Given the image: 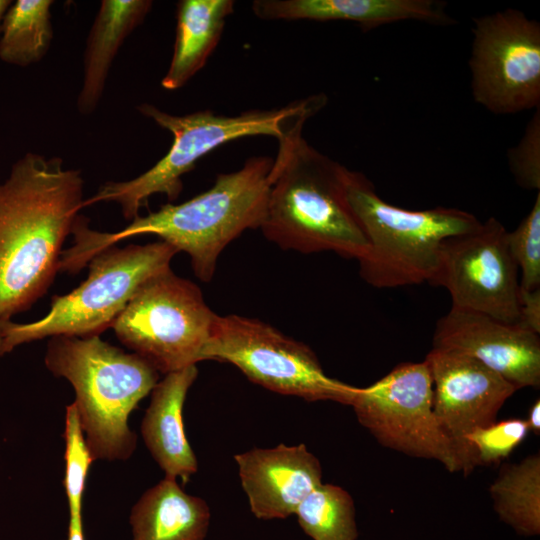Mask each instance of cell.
I'll list each match as a JSON object with an SVG mask.
<instances>
[{"label": "cell", "mask_w": 540, "mask_h": 540, "mask_svg": "<svg viewBox=\"0 0 540 540\" xmlns=\"http://www.w3.org/2000/svg\"><path fill=\"white\" fill-rule=\"evenodd\" d=\"M83 188L80 170L33 152L0 184V322L29 309L52 283Z\"/></svg>", "instance_id": "1"}, {"label": "cell", "mask_w": 540, "mask_h": 540, "mask_svg": "<svg viewBox=\"0 0 540 540\" xmlns=\"http://www.w3.org/2000/svg\"><path fill=\"white\" fill-rule=\"evenodd\" d=\"M273 160L249 158L241 169L219 174L207 191L180 204H165L145 216L138 215L116 232L89 228L88 219L78 216L72 234L74 244L62 252L58 270L78 272L99 252L118 242L143 234H154L187 253L195 275L209 282L225 247L248 229L261 227L269 194Z\"/></svg>", "instance_id": "2"}, {"label": "cell", "mask_w": 540, "mask_h": 540, "mask_svg": "<svg viewBox=\"0 0 540 540\" xmlns=\"http://www.w3.org/2000/svg\"><path fill=\"white\" fill-rule=\"evenodd\" d=\"M307 119L297 120L278 140L260 229L285 250L332 251L359 260L369 246L346 198L348 169L307 143Z\"/></svg>", "instance_id": "3"}, {"label": "cell", "mask_w": 540, "mask_h": 540, "mask_svg": "<svg viewBox=\"0 0 540 540\" xmlns=\"http://www.w3.org/2000/svg\"><path fill=\"white\" fill-rule=\"evenodd\" d=\"M44 362L53 375L73 386V404L94 460L131 457L137 437L128 417L158 383L156 368L99 335L51 337Z\"/></svg>", "instance_id": "4"}, {"label": "cell", "mask_w": 540, "mask_h": 540, "mask_svg": "<svg viewBox=\"0 0 540 540\" xmlns=\"http://www.w3.org/2000/svg\"><path fill=\"white\" fill-rule=\"evenodd\" d=\"M326 102L324 94H316L281 108L249 110L234 116L211 110L172 115L143 103L137 110L171 133V147L154 166L139 176L103 184L96 194L84 200L83 207L98 202H116L125 219L131 221L154 194H164L169 201L176 200L183 188L182 176L210 151L247 136L266 135L280 140L297 120L312 117Z\"/></svg>", "instance_id": "5"}, {"label": "cell", "mask_w": 540, "mask_h": 540, "mask_svg": "<svg viewBox=\"0 0 540 540\" xmlns=\"http://www.w3.org/2000/svg\"><path fill=\"white\" fill-rule=\"evenodd\" d=\"M345 190L369 246L357 260L359 273L375 288L429 283L443 241L481 224L475 215L457 208L408 210L387 203L360 172L348 170Z\"/></svg>", "instance_id": "6"}, {"label": "cell", "mask_w": 540, "mask_h": 540, "mask_svg": "<svg viewBox=\"0 0 540 540\" xmlns=\"http://www.w3.org/2000/svg\"><path fill=\"white\" fill-rule=\"evenodd\" d=\"M177 253L164 241L105 248L89 261L87 279L73 291L54 296L42 318L30 323L1 322V355L46 337L99 335L112 326L147 280L170 269Z\"/></svg>", "instance_id": "7"}, {"label": "cell", "mask_w": 540, "mask_h": 540, "mask_svg": "<svg viewBox=\"0 0 540 540\" xmlns=\"http://www.w3.org/2000/svg\"><path fill=\"white\" fill-rule=\"evenodd\" d=\"M217 316L200 288L170 268L147 280L111 327L165 375L204 361Z\"/></svg>", "instance_id": "8"}, {"label": "cell", "mask_w": 540, "mask_h": 540, "mask_svg": "<svg viewBox=\"0 0 540 540\" xmlns=\"http://www.w3.org/2000/svg\"><path fill=\"white\" fill-rule=\"evenodd\" d=\"M203 360L227 362L250 381L306 401L351 405L358 388L329 377L313 350L271 325L240 315H218Z\"/></svg>", "instance_id": "9"}, {"label": "cell", "mask_w": 540, "mask_h": 540, "mask_svg": "<svg viewBox=\"0 0 540 540\" xmlns=\"http://www.w3.org/2000/svg\"><path fill=\"white\" fill-rule=\"evenodd\" d=\"M471 94L500 115L540 107V24L508 8L473 19Z\"/></svg>", "instance_id": "10"}, {"label": "cell", "mask_w": 540, "mask_h": 540, "mask_svg": "<svg viewBox=\"0 0 540 540\" xmlns=\"http://www.w3.org/2000/svg\"><path fill=\"white\" fill-rule=\"evenodd\" d=\"M428 365L405 362L365 388L351 403L358 422L384 447L408 456L440 462L461 471L455 449L433 412Z\"/></svg>", "instance_id": "11"}, {"label": "cell", "mask_w": 540, "mask_h": 540, "mask_svg": "<svg viewBox=\"0 0 540 540\" xmlns=\"http://www.w3.org/2000/svg\"><path fill=\"white\" fill-rule=\"evenodd\" d=\"M503 224L490 217L474 230L445 239L429 282L444 287L452 307L506 323L519 320V276Z\"/></svg>", "instance_id": "12"}, {"label": "cell", "mask_w": 540, "mask_h": 540, "mask_svg": "<svg viewBox=\"0 0 540 540\" xmlns=\"http://www.w3.org/2000/svg\"><path fill=\"white\" fill-rule=\"evenodd\" d=\"M433 387V412L451 441L461 471L470 474L476 465L467 437L497 421V415L518 389L474 358L432 348L424 359Z\"/></svg>", "instance_id": "13"}, {"label": "cell", "mask_w": 540, "mask_h": 540, "mask_svg": "<svg viewBox=\"0 0 540 540\" xmlns=\"http://www.w3.org/2000/svg\"><path fill=\"white\" fill-rule=\"evenodd\" d=\"M432 343L474 358L518 390L540 386L539 334L519 323L452 307L438 320Z\"/></svg>", "instance_id": "14"}, {"label": "cell", "mask_w": 540, "mask_h": 540, "mask_svg": "<svg viewBox=\"0 0 540 540\" xmlns=\"http://www.w3.org/2000/svg\"><path fill=\"white\" fill-rule=\"evenodd\" d=\"M252 514L260 520L285 519L322 484L319 459L305 444L252 448L234 455Z\"/></svg>", "instance_id": "15"}, {"label": "cell", "mask_w": 540, "mask_h": 540, "mask_svg": "<svg viewBox=\"0 0 540 540\" xmlns=\"http://www.w3.org/2000/svg\"><path fill=\"white\" fill-rule=\"evenodd\" d=\"M439 0H255L253 13L262 20L351 21L363 30L413 20L433 25L456 21Z\"/></svg>", "instance_id": "16"}, {"label": "cell", "mask_w": 540, "mask_h": 540, "mask_svg": "<svg viewBox=\"0 0 540 540\" xmlns=\"http://www.w3.org/2000/svg\"><path fill=\"white\" fill-rule=\"evenodd\" d=\"M197 375L196 365L165 374L151 391L141 422L143 441L164 477L180 478L184 484L198 470L183 423L184 402Z\"/></svg>", "instance_id": "17"}, {"label": "cell", "mask_w": 540, "mask_h": 540, "mask_svg": "<svg viewBox=\"0 0 540 540\" xmlns=\"http://www.w3.org/2000/svg\"><path fill=\"white\" fill-rule=\"evenodd\" d=\"M150 0H102L89 31L83 58V77L77 110L87 116L98 107L111 65L126 38L142 24Z\"/></svg>", "instance_id": "18"}, {"label": "cell", "mask_w": 540, "mask_h": 540, "mask_svg": "<svg viewBox=\"0 0 540 540\" xmlns=\"http://www.w3.org/2000/svg\"><path fill=\"white\" fill-rule=\"evenodd\" d=\"M210 520L207 502L168 477L147 489L130 514L133 540H204Z\"/></svg>", "instance_id": "19"}, {"label": "cell", "mask_w": 540, "mask_h": 540, "mask_svg": "<svg viewBox=\"0 0 540 540\" xmlns=\"http://www.w3.org/2000/svg\"><path fill=\"white\" fill-rule=\"evenodd\" d=\"M232 0H181L177 3L176 38L170 65L161 85L167 90L183 87L217 46Z\"/></svg>", "instance_id": "20"}, {"label": "cell", "mask_w": 540, "mask_h": 540, "mask_svg": "<svg viewBox=\"0 0 540 540\" xmlns=\"http://www.w3.org/2000/svg\"><path fill=\"white\" fill-rule=\"evenodd\" d=\"M498 518L518 535L540 534V456L525 457L502 467L489 487Z\"/></svg>", "instance_id": "21"}, {"label": "cell", "mask_w": 540, "mask_h": 540, "mask_svg": "<svg viewBox=\"0 0 540 540\" xmlns=\"http://www.w3.org/2000/svg\"><path fill=\"white\" fill-rule=\"evenodd\" d=\"M51 0H17L8 8L1 27L0 60L27 67L40 62L53 40Z\"/></svg>", "instance_id": "22"}, {"label": "cell", "mask_w": 540, "mask_h": 540, "mask_svg": "<svg viewBox=\"0 0 540 540\" xmlns=\"http://www.w3.org/2000/svg\"><path fill=\"white\" fill-rule=\"evenodd\" d=\"M294 515L312 540L358 538L353 498L337 485H319L300 503Z\"/></svg>", "instance_id": "23"}, {"label": "cell", "mask_w": 540, "mask_h": 540, "mask_svg": "<svg viewBox=\"0 0 540 540\" xmlns=\"http://www.w3.org/2000/svg\"><path fill=\"white\" fill-rule=\"evenodd\" d=\"M65 472L63 486L69 514H82V499L90 466L95 461L87 445L78 411L73 403L65 413Z\"/></svg>", "instance_id": "24"}, {"label": "cell", "mask_w": 540, "mask_h": 540, "mask_svg": "<svg viewBox=\"0 0 540 540\" xmlns=\"http://www.w3.org/2000/svg\"><path fill=\"white\" fill-rule=\"evenodd\" d=\"M510 254L518 270L520 288H540V191L529 213L514 231L507 233Z\"/></svg>", "instance_id": "25"}, {"label": "cell", "mask_w": 540, "mask_h": 540, "mask_svg": "<svg viewBox=\"0 0 540 540\" xmlns=\"http://www.w3.org/2000/svg\"><path fill=\"white\" fill-rule=\"evenodd\" d=\"M529 432L525 419L512 418L476 429L467 437V443L477 466L491 465L507 458Z\"/></svg>", "instance_id": "26"}, {"label": "cell", "mask_w": 540, "mask_h": 540, "mask_svg": "<svg viewBox=\"0 0 540 540\" xmlns=\"http://www.w3.org/2000/svg\"><path fill=\"white\" fill-rule=\"evenodd\" d=\"M507 159L521 188L540 191V107L535 109L520 141L508 150Z\"/></svg>", "instance_id": "27"}, {"label": "cell", "mask_w": 540, "mask_h": 540, "mask_svg": "<svg viewBox=\"0 0 540 540\" xmlns=\"http://www.w3.org/2000/svg\"><path fill=\"white\" fill-rule=\"evenodd\" d=\"M518 303V323L540 334V288L533 290H523L520 288Z\"/></svg>", "instance_id": "28"}, {"label": "cell", "mask_w": 540, "mask_h": 540, "mask_svg": "<svg viewBox=\"0 0 540 540\" xmlns=\"http://www.w3.org/2000/svg\"><path fill=\"white\" fill-rule=\"evenodd\" d=\"M67 540H85L82 514H69Z\"/></svg>", "instance_id": "29"}, {"label": "cell", "mask_w": 540, "mask_h": 540, "mask_svg": "<svg viewBox=\"0 0 540 540\" xmlns=\"http://www.w3.org/2000/svg\"><path fill=\"white\" fill-rule=\"evenodd\" d=\"M529 431L534 434L540 432V401L537 399L530 407L528 411V417L525 419Z\"/></svg>", "instance_id": "30"}, {"label": "cell", "mask_w": 540, "mask_h": 540, "mask_svg": "<svg viewBox=\"0 0 540 540\" xmlns=\"http://www.w3.org/2000/svg\"><path fill=\"white\" fill-rule=\"evenodd\" d=\"M11 4V0H0V35L4 16Z\"/></svg>", "instance_id": "31"}, {"label": "cell", "mask_w": 540, "mask_h": 540, "mask_svg": "<svg viewBox=\"0 0 540 540\" xmlns=\"http://www.w3.org/2000/svg\"><path fill=\"white\" fill-rule=\"evenodd\" d=\"M2 343H3V336H2V327H1V322H0V355H1V350H2Z\"/></svg>", "instance_id": "32"}]
</instances>
